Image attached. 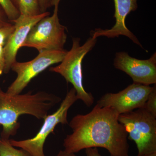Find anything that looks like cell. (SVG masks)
<instances>
[{"mask_svg": "<svg viewBox=\"0 0 156 156\" xmlns=\"http://www.w3.org/2000/svg\"><path fill=\"white\" fill-rule=\"evenodd\" d=\"M119 115L114 109L96 104L89 113L75 116L69 124L73 133L63 141L65 151L75 154L98 147L106 149L110 156H130L128 133Z\"/></svg>", "mask_w": 156, "mask_h": 156, "instance_id": "obj_1", "label": "cell"}, {"mask_svg": "<svg viewBox=\"0 0 156 156\" xmlns=\"http://www.w3.org/2000/svg\"><path fill=\"white\" fill-rule=\"evenodd\" d=\"M61 101V98L44 91L33 94L31 91L11 95L0 88V125L3 127L1 139L9 140L17 134L20 126V116L30 115L38 119H44L50 110Z\"/></svg>", "mask_w": 156, "mask_h": 156, "instance_id": "obj_2", "label": "cell"}, {"mask_svg": "<svg viewBox=\"0 0 156 156\" xmlns=\"http://www.w3.org/2000/svg\"><path fill=\"white\" fill-rule=\"evenodd\" d=\"M80 41L79 38H73L72 47L67 51L60 64L50 67L49 70L59 74L67 83L72 84L78 99L90 107L94 103V98L91 92H87L84 89L82 62L84 57L95 46L97 38L90 37L82 46L80 45Z\"/></svg>", "mask_w": 156, "mask_h": 156, "instance_id": "obj_3", "label": "cell"}, {"mask_svg": "<svg viewBox=\"0 0 156 156\" xmlns=\"http://www.w3.org/2000/svg\"><path fill=\"white\" fill-rule=\"evenodd\" d=\"M128 138L136 144L137 156L156 152V118L144 108L120 115Z\"/></svg>", "mask_w": 156, "mask_h": 156, "instance_id": "obj_4", "label": "cell"}, {"mask_svg": "<svg viewBox=\"0 0 156 156\" xmlns=\"http://www.w3.org/2000/svg\"><path fill=\"white\" fill-rule=\"evenodd\" d=\"M58 7L52 16L40 20L30 30L22 47L35 48L39 53L47 50H64L67 34L66 27L59 22Z\"/></svg>", "mask_w": 156, "mask_h": 156, "instance_id": "obj_5", "label": "cell"}, {"mask_svg": "<svg viewBox=\"0 0 156 156\" xmlns=\"http://www.w3.org/2000/svg\"><path fill=\"white\" fill-rule=\"evenodd\" d=\"M78 100L75 89L72 88L67 92L58 109L52 114L45 117L43 126L35 136L24 140L9 139L11 145L14 147L20 148L31 156H46L44 153V146L46 139L50 133H53L58 124H68L69 109Z\"/></svg>", "mask_w": 156, "mask_h": 156, "instance_id": "obj_6", "label": "cell"}, {"mask_svg": "<svg viewBox=\"0 0 156 156\" xmlns=\"http://www.w3.org/2000/svg\"><path fill=\"white\" fill-rule=\"evenodd\" d=\"M67 52L65 49L42 51L30 61L14 62L11 70L16 73L17 77L8 88L6 93L11 95L20 94L39 74L51 66L60 63Z\"/></svg>", "mask_w": 156, "mask_h": 156, "instance_id": "obj_7", "label": "cell"}, {"mask_svg": "<svg viewBox=\"0 0 156 156\" xmlns=\"http://www.w3.org/2000/svg\"><path fill=\"white\" fill-rule=\"evenodd\" d=\"M153 87L133 83L116 93H108L97 101L98 106L114 109L119 115L144 106Z\"/></svg>", "mask_w": 156, "mask_h": 156, "instance_id": "obj_8", "label": "cell"}, {"mask_svg": "<svg viewBox=\"0 0 156 156\" xmlns=\"http://www.w3.org/2000/svg\"><path fill=\"white\" fill-rule=\"evenodd\" d=\"M114 66L131 77L133 83L150 86L156 83V53L146 60L131 57L125 52L116 54Z\"/></svg>", "mask_w": 156, "mask_h": 156, "instance_id": "obj_9", "label": "cell"}, {"mask_svg": "<svg viewBox=\"0 0 156 156\" xmlns=\"http://www.w3.org/2000/svg\"><path fill=\"white\" fill-rule=\"evenodd\" d=\"M49 15H50V13L48 11L36 16L20 15L14 20L13 22L15 27L14 31L4 47L5 58L4 73H9L12 65L17 61L16 56L18 50L22 48L23 44L31 28L40 20Z\"/></svg>", "mask_w": 156, "mask_h": 156, "instance_id": "obj_10", "label": "cell"}, {"mask_svg": "<svg viewBox=\"0 0 156 156\" xmlns=\"http://www.w3.org/2000/svg\"><path fill=\"white\" fill-rule=\"evenodd\" d=\"M137 0H114L115 4V23L110 29L102 30L97 28L92 31V37L97 38L98 37L105 36L109 38L119 37V36H124L131 39L134 43L143 48L136 37L129 30L126 24L127 16L131 11H136L138 5Z\"/></svg>", "mask_w": 156, "mask_h": 156, "instance_id": "obj_11", "label": "cell"}, {"mask_svg": "<svg viewBox=\"0 0 156 156\" xmlns=\"http://www.w3.org/2000/svg\"><path fill=\"white\" fill-rule=\"evenodd\" d=\"M20 15L36 16L41 14L39 0H11Z\"/></svg>", "mask_w": 156, "mask_h": 156, "instance_id": "obj_12", "label": "cell"}, {"mask_svg": "<svg viewBox=\"0 0 156 156\" xmlns=\"http://www.w3.org/2000/svg\"><path fill=\"white\" fill-rule=\"evenodd\" d=\"M0 156H31L21 149L18 150L11 145L9 140L1 139L0 141Z\"/></svg>", "mask_w": 156, "mask_h": 156, "instance_id": "obj_13", "label": "cell"}, {"mask_svg": "<svg viewBox=\"0 0 156 156\" xmlns=\"http://www.w3.org/2000/svg\"><path fill=\"white\" fill-rule=\"evenodd\" d=\"M0 5L5 13L9 21L12 23L20 15L19 11L15 8L11 0H0Z\"/></svg>", "mask_w": 156, "mask_h": 156, "instance_id": "obj_14", "label": "cell"}, {"mask_svg": "<svg viewBox=\"0 0 156 156\" xmlns=\"http://www.w3.org/2000/svg\"><path fill=\"white\" fill-rule=\"evenodd\" d=\"M143 108L156 118V84H155V86L153 87L152 90L150 93Z\"/></svg>", "mask_w": 156, "mask_h": 156, "instance_id": "obj_15", "label": "cell"}, {"mask_svg": "<svg viewBox=\"0 0 156 156\" xmlns=\"http://www.w3.org/2000/svg\"><path fill=\"white\" fill-rule=\"evenodd\" d=\"M15 27L12 23L9 25L0 27V44L5 46L14 31Z\"/></svg>", "mask_w": 156, "mask_h": 156, "instance_id": "obj_16", "label": "cell"}, {"mask_svg": "<svg viewBox=\"0 0 156 156\" xmlns=\"http://www.w3.org/2000/svg\"><path fill=\"white\" fill-rule=\"evenodd\" d=\"M4 46L0 44V75L4 73L5 66V58L4 53Z\"/></svg>", "mask_w": 156, "mask_h": 156, "instance_id": "obj_17", "label": "cell"}, {"mask_svg": "<svg viewBox=\"0 0 156 156\" xmlns=\"http://www.w3.org/2000/svg\"><path fill=\"white\" fill-rule=\"evenodd\" d=\"M11 23L8 19L2 6L0 5V27L9 25Z\"/></svg>", "mask_w": 156, "mask_h": 156, "instance_id": "obj_18", "label": "cell"}, {"mask_svg": "<svg viewBox=\"0 0 156 156\" xmlns=\"http://www.w3.org/2000/svg\"><path fill=\"white\" fill-rule=\"evenodd\" d=\"M39 2L42 13L47 12L48 9L51 7V0H39Z\"/></svg>", "mask_w": 156, "mask_h": 156, "instance_id": "obj_19", "label": "cell"}, {"mask_svg": "<svg viewBox=\"0 0 156 156\" xmlns=\"http://www.w3.org/2000/svg\"><path fill=\"white\" fill-rule=\"evenodd\" d=\"M86 153L87 156H101L97 147L86 149Z\"/></svg>", "mask_w": 156, "mask_h": 156, "instance_id": "obj_20", "label": "cell"}, {"mask_svg": "<svg viewBox=\"0 0 156 156\" xmlns=\"http://www.w3.org/2000/svg\"><path fill=\"white\" fill-rule=\"evenodd\" d=\"M56 156H77L75 154H70L64 151H60Z\"/></svg>", "mask_w": 156, "mask_h": 156, "instance_id": "obj_21", "label": "cell"}, {"mask_svg": "<svg viewBox=\"0 0 156 156\" xmlns=\"http://www.w3.org/2000/svg\"><path fill=\"white\" fill-rule=\"evenodd\" d=\"M60 1L61 0H51V7L53 6L54 7H58Z\"/></svg>", "mask_w": 156, "mask_h": 156, "instance_id": "obj_22", "label": "cell"}, {"mask_svg": "<svg viewBox=\"0 0 156 156\" xmlns=\"http://www.w3.org/2000/svg\"><path fill=\"white\" fill-rule=\"evenodd\" d=\"M140 156H156V152L153 153L148 154Z\"/></svg>", "mask_w": 156, "mask_h": 156, "instance_id": "obj_23", "label": "cell"}, {"mask_svg": "<svg viewBox=\"0 0 156 156\" xmlns=\"http://www.w3.org/2000/svg\"><path fill=\"white\" fill-rule=\"evenodd\" d=\"M1 125H0V127H1ZM1 136H0V141H1Z\"/></svg>", "mask_w": 156, "mask_h": 156, "instance_id": "obj_24", "label": "cell"}]
</instances>
